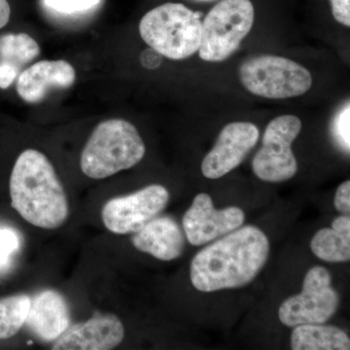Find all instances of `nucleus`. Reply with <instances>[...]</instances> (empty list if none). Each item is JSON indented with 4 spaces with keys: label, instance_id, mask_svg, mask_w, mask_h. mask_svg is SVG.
Here are the masks:
<instances>
[{
    "label": "nucleus",
    "instance_id": "obj_1",
    "mask_svg": "<svg viewBox=\"0 0 350 350\" xmlns=\"http://www.w3.org/2000/svg\"><path fill=\"white\" fill-rule=\"evenodd\" d=\"M269 252V239L261 230L239 227L196 255L191 282L202 292L245 286L261 271Z\"/></svg>",
    "mask_w": 350,
    "mask_h": 350
},
{
    "label": "nucleus",
    "instance_id": "obj_2",
    "mask_svg": "<svg viewBox=\"0 0 350 350\" xmlns=\"http://www.w3.org/2000/svg\"><path fill=\"white\" fill-rule=\"evenodd\" d=\"M11 206L29 224L41 229L62 227L69 215L68 197L47 157L27 149L11 174Z\"/></svg>",
    "mask_w": 350,
    "mask_h": 350
},
{
    "label": "nucleus",
    "instance_id": "obj_3",
    "mask_svg": "<svg viewBox=\"0 0 350 350\" xmlns=\"http://www.w3.org/2000/svg\"><path fill=\"white\" fill-rule=\"evenodd\" d=\"M145 144L130 122H101L83 149L80 167L90 178L103 179L137 165L145 155Z\"/></svg>",
    "mask_w": 350,
    "mask_h": 350
},
{
    "label": "nucleus",
    "instance_id": "obj_4",
    "mask_svg": "<svg viewBox=\"0 0 350 350\" xmlns=\"http://www.w3.org/2000/svg\"><path fill=\"white\" fill-rule=\"evenodd\" d=\"M139 33L155 52L179 61L199 51L202 22L198 13L183 4L169 2L145 14Z\"/></svg>",
    "mask_w": 350,
    "mask_h": 350
},
{
    "label": "nucleus",
    "instance_id": "obj_5",
    "mask_svg": "<svg viewBox=\"0 0 350 350\" xmlns=\"http://www.w3.org/2000/svg\"><path fill=\"white\" fill-rule=\"evenodd\" d=\"M254 6L250 0H221L202 23L200 59L223 62L239 49L254 24Z\"/></svg>",
    "mask_w": 350,
    "mask_h": 350
},
{
    "label": "nucleus",
    "instance_id": "obj_6",
    "mask_svg": "<svg viewBox=\"0 0 350 350\" xmlns=\"http://www.w3.org/2000/svg\"><path fill=\"white\" fill-rule=\"evenodd\" d=\"M239 78L251 94L271 100L303 96L312 86L308 69L286 57L271 55L244 62L239 68Z\"/></svg>",
    "mask_w": 350,
    "mask_h": 350
},
{
    "label": "nucleus",
    "instance_id": "obj_7",
    "mask_svg": "<svg viewBox=\"0 0 350 350\" xmlns=\"http://www.w3.org/2000/svg\"><path fill=\"white\" fill-rule=\"evenodd\" d=\"M301 131V122L294 115L271 120L265 131L261 149L252 161V170L262 180H289L298 172L292 144Z\"/></svg>",
    "mask_w": 350,
    "mask_h": 350
},
{
    "label": "nucleus",
    "instance_id": "obj_8",
    "mask_svg": "<svg viewBox=\"0 0 350 350\" xmlns=\"http://www.w3.org/2000/svg\"><path fill=\"white\" fill-rule=\"evenodd\" d=\"M340 297L332 287L330 273L323 267H313L306 273L300 294L283 301L278 310L282 323L288 327L323 324L337 312Z\"/></svg>",
    "mask_w": 350,
    "mask_h": 350
},
{
    "label": "nucleus",
    "instance_id": "obj_9",
    "mask_svg": "<svg viewBox=\"0 0 350 350\" xmlns=\"http://www.w3.org/2000/svg\"><path fill=\"white\" fill-rule=\"evenodd\" d=\"M169 200L167 189L154 184L108 200L101 209V219L108 231L114 234L137 232L162 213Z\"/></svg>",
    "mask_w": 350,
    "mask_h": 350
},
{
    "label": "nucleus",
    "instance_id": "obj_10",
    "mask_svg": "<svg viewBox=\"0 0 350 350\" xmlns=\"http://www.w3.org/2000/svg\"><path fill=\"white\" fill-rule=\"evenodd\" d=\"M243 209L237 206L214 208L211 196L200 193L184 215L183 229L189 243L202 245L239 229L244 222Z\"/></svg>",
    "mask_w": 350,
    "mask_h": 350
},
{
    "label": "nucleus",
    "instance_id": "obj_11",
    "mask_svg": "<svg viewBox=\"0 0 350 350\" xmlns=\"http://www.w3.org/2000/svg\"><path fill=\"white\" fill-rule=\"evenodd\" d=\"M259 130L250 122H234L221 131L213 150L202 163V172L206 178L218 179L229 174L243 162L257 144Z\"/></svg>",
    "mask_w": 350,
    "mask_h": 350
},
{
    "label": "nucleus",
    "instance_id": "obj_12",
    "mask_svg": "<svg viewBox=\"0 0 350 350\" xmlns=\"http://www.w3.org/2000/svg\"><path fill=\"white\" fill-rule=\"evenodd\" d=\"M125 328L114 314L94 315L84 323L68 327L57 338L54 350H109L118 347Z\"/></svg>",
    "mask_w": 350,
    "mask_h": 350
},
{
    "label": "nucleus",
    "instance_id": "obj_13",
    "mask_svg": "<svg viewBox=\"0 0 350 350\" xmlns=\"http://www.w3.org/2000/svg\"><path fill=\"white\" fill-rule=\"evenodd\" d=\"M75 69L64 59L41 61L21 73L17 93L25 103L36 105L52 90L68 89L75 84Z\"/></svg>",
    "mask_w": 350,
    "mask_h": 350
},
{
    "label": "nucleus",
    "instance_id": "obj_14",
    "mask_svg": "<svg viewBox=\"0 0 350 350\" xmlns=\"http://www.w3.org/2000/svg\"><path fill=\"white\" fill-rule=\"evenodd\" d=\"M25 324L44 342H54L70 324V312L63 295L54 290L40 292L31 300Z\"/></svg>",
    "mask_w": 350,
    "mask_h": 350
},
{
    "label": "nucleus",
    "instance_id": "obj_15",
    "mask_svg": "<svg viewBox=\"0 0 350 350\" xmlns=\"http://www.w3.org/2000/svg\"><path fill=\"white\" fill-rule=\"evenodd\" d=\"M131 243L137 250L162 261H172L180 257L185 245L180 227L167 216H157L147 223L135 232Z\"/></svg>",
    "mask_w": 350,
    "mask_h": 350
},
{
    "label": "nucleus",
    "instance_id": "obj_16",
    "mask_svg": "<svg viewBox=\"0 0 350 350\" xmlns=\"http://www.w3.org/2000/svg\"><path fill=\"white\" fill-rule=\"evenodd\" d=\"M313 254L323 261L344 262L350 259L349 214L334 219L332 228L320 230L313 237Z\"/></svg>",
    "mask_w": 350,
    "mask_h": 350
},
{
    "label": "nucleus",
    "instance_id": "obj_17",
    "mask_svg": "<svg viewBox=\"0 0 350 350\" xmlns=\"http://www.w3.org/2000/svg\"><path fill=\"white\" fill-rule=\"evenodd\" d=\"M293 350H349L350 340L344 331L323 324L294 327L291 335Z\"/></svg>",
    "mask_w": 350,
    "mask_h": 350
},
{
    "label": "nucleus",
    "instance_id": "obj_18",
    "mask_svg": "<svg viewBox=\"0 0 350 350\" xmlns=\"http://www.w3.org/2000/svg\"><path fill=\"white\" fill-rule=\"evenodd\" d=\"M31 300L25 294L0 299V340L12 338L21 330L27 319Z\"/></svg>",
    "mask_w": 350,
    "mask_h": 350
},
{
    "label": "nucleus",
    "instance_id": "obj_19",
    "mask_svg": "<svg viewBox=\"0 0 350 350\" xmlns=\"http://www.w3.org/2000/svg\"><path fill=\"white\" fill-rule=\"evenodd\" d=\"M40 54V47L27 33H8L0 36V62H8L18 68L31 63Z\"/></svg>",
    "mask_w": 350,
    "mask_h": 350
},
{
    "label": "nucleus",
    "instance_id": "obj_20",
    "mask_svg": "<svg viewBox=\"0 0 350 350\" xmlns=\"http://www.w3.org/2000/svg\"><path fill=\"white\" fill-rule=\"evenodd\" d=\"M43 2L50 10L72 15L88 12L98 6L101 0H43Z\"/></svg>",
    "mask_w": 350,
    "mask_h": 350
},
{
    "label": "nucleus",
    "instance_id": "obj_21",
    "mask_svg": "<svg viewBox=\"0 0 350 350\" xmlns=\"http://www.w3.org/2000/svg\"><path fill=\"white\" fill-rule=\"evenodd\" d=\"M349 105H345L342 110L338 113L332 125V133L338 146L349 153Z\"/></svg>",
    "mask_w": 350,
    "mask_h": 350
},
{
    "label": "nucleus",
    "instance_id": "obj_22",
    "mask_svg": "<svg viewBox=\"0 0 350 350\" xmlns=\"http://www.w3.org/2000/svg\"><path fill=\"white\" fill-rule=\"evenodd\" d=\"M20 247L17 232L9 228H0V269L5 267L10 258Z\"/></svg>",
    "mask_w": 350,
    "mask_h": 350
},
{
    "label": "nucleus",
    "instance_id": "obj_23",
    "mask_svg": "<svg viewBox=\"0 0 350 350\" xmlns=\"http://www.w3.org/2000/svg\"><path fill=\"white\" fill-rule=\"evenodd\" d=\"M332 14L340 24L350 25V0H330Z\"/></svg>",
    "mask_w": 350,
    "mask_h": 350
},
{
    "label": "nucleus",
    "instance_id": "obj_24",
    "mask_svg": "<svg viewBox=\"0 0 350 350\" xmlns=\"http://www.w3.org/2000/svg\"><path fill=\"white\" fill-rule=\"evenodd\" d=\"M335 206L338 211L342 214L350 213V182H344L338 188L335 196Z\"/></svg>",
    "mask_w": 350,
    "mask_h": 350
},
{
    "label": "nucleus",
    "instance_id": "obj_25",
    "mask_svg": "<svg viewBox=\"0 0 350 350\" xmlns=\"http://www.w3.org/2000/svg\"><path fill=\"white\" fill-rule=\"evenodd\" d=\"M19 68L8 62H0V89L5 90L13 84L19 73Z\"/></svg>",
    "mask_w": 350,
    "mask_h": 350
},
{
    "label": "nucleus",
    "instance_id": "obj_26",
    "mask_svg": "<svg viewBox=\"0 0 350 350\" xmlns=\"http://www.w3.org/2000/svg\"><path fill=\"white\" fill-rule=\"evenodd\" d=\"M11 8L7 0H0V29L5 27L10 20Z\"/></svg>",
    "mask_w": 350,
    "mask_h": 350
},
{
    "label": "nucleus",
    "instance_id": "obj_27",
    "mask_svg": "<svg viewBox=\"0 0 350 350\" xmlns=\"http://www.w3.org/2000/svg\"><path fill=\"white\" fill-rule=\"evenodd\" d=\"M193 1H197V2H213V1H216V0H193Z\"/></svg>",
    "mask_w": 350,
    "mask_h": 350
}]
</instances>
